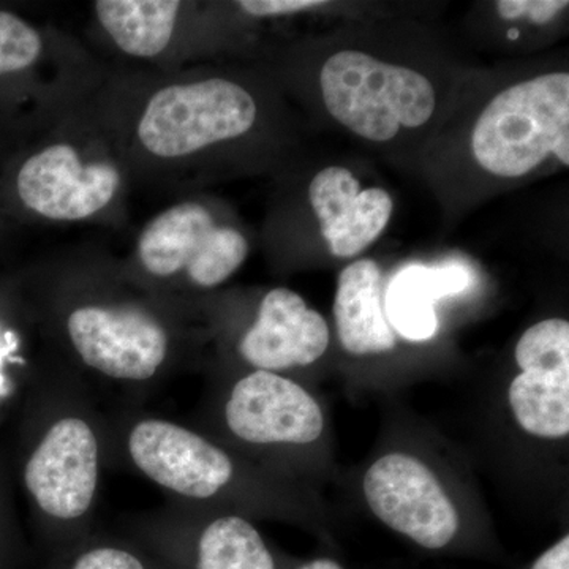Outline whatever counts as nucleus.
Listing matches in <instances>:
<instances>
[{"mask_svg":"<svg viewBox=\"0 0 569 569\" xmlns=\"http://www.w3.org/2000/svg\"><path fill=\"white\" fill-rule=\"evenodd\" d=\"M471 151L500 178L530 173L550 153L568 167L569 74H542L498 93L479 116Z\"/></svg>","mask_w":569,"mask_h":569,"instance_id":"nucleus-1","label":"nucleus"},{"mask_svg":"<svg viewBox=\"0 0 569 569\" xmlns=\"http://www.w3.org/2000/svg\"><path fill=\"white\" fill-rule=\"evenodd\" d=\"M320 84L332 118L369 141H389L402 127L425 126L436 111V91L426 77L365 52L329 58Z\"/></svg>","mask_w":569,"mask_h":569,"instance_id":"nucleus-2","label":"nucleus"},{"mask_svg":"<svg viewBox=\"0 0 569 569\" xmlns=\"http://www.w3.org/2000/svg\"><path fill=\"white\" fill-rule=\"evenodd\" d=\"M254 121L253 97L233 81L212 78L153 93L138 123V138L152 156L179 159L242 137Z\"/></svg>","mask_w":569,"mask_h":569,"instance_id":"nucleus-3","label":"nucleus"},{"mask_svg":"<svg viewBox=\"0 0 569 569\" xmlns=\"http://www.w3.org/2000/svg\"><path fill=\"white\" fill-rule=\"evenodd\" d=\"M249 254L244 234L219 227L198 203L167 209L144 228L138 241L142 268L159 279L183 274L198 288H213L241 268Z\"/></svg>","mask_w":569,"mask_h":569,"instance_id":"nucleus-4","label":"nucleus"},{"mask_svg":"<svg viewBox=\"0 0 569 569\" xmlns=\"http://www.w3.org/2000/svg\"><path fill=\"white\" fill-rule=\"evenodd\" d=\"M362 493L378 520L421 548H447L460 529L458 508L437 475L408 452H388L367 468Z\"/></svg>","mask_w":569,"mask_h":569,"instance_id":"nucleus-5","label":"nucleus"},{"mask_svg":"<svg viewBox=\"0 0 569 569\" xmlns=\"http://www.w3.org/2000/svg\"><path fill=\"white\" fill-rule=\"evenodd\" d=\"M67 332L89 369L127 383L151 380L170 351V337L162 323L132 306L78 307L67 318Z\"/></svg>","mask_w":569,"mask_h":569,"instance_id":"nucleus-6","label":"nucleus"},{"mask_svg":"<svg viewBox=\"0 0 569 569\" xmlns=\"http://www.w3.org/2000/svg\"><path fill=\"white\" fill-rule=\"evenodd\" d=\"M127 449L153 485L187 500H211L234 482L236 463L227 451L168 419H141L130 430Z\"/></svg>","mask_w":569,"mask_h":569,"instance_id":"nucleus-7","label":"nucleus"},{"mask_svg":"<svg viewBox=\"0 0 569 569\" xmlns=\"http://www.w3.org/2000/svg\"><path fill=\"white\" fill-rule=\"evenodd\" d=\"M519 373L508 388L512 418L542 440L569 436V323L549 318L530 326L515 350Z\"/></svg>","mask_w":569,"mask_h":569,"instance_id":"nucleus-8","label":"nucleus"},{"mask_svg":"<svg viewBox=\"0 0 569 569\" xmlns=\"http://www.w3.org/2000/svg\"><path fill=\"white\" fill-rule=\"evenodd\" d=\"M99 479V440L92 426L80 417L52 422L24 468L26 488L37 507L61 523L88 515Z\"/></svg>","mask_w":569,"mask_h":569,"instance_id":"nucleus-9","label":"nucleus"},{"mask_svg":"<svg viewBox=\"0 0 569 569\" xmlns=\"http://www.w3.org/2000/svg\"><path fill=\"white\" fill-rule=\"evenodd\" d=\"M224 422L254 447H305L323 436V408L291 378L253 370L236 381L224 403Z\"/></svg>","mask_w":569,"mask_h":569,"instance_id":"nucleus-10","label":"nucleus"},{"mask_svg":"<svg viewBox=\"0 0 569 569\" xmlns=\"http://www.w3.org/2000/svg\"><path fill=\"white\" fill-rule=\"evenodd\" d=\"M121 176L107 162L84 163L70 144H52L29 157L17 176V192L29 211L56 222L92 217L111 203Z\"/></svg>","mask_w":569,"mask_h":569,"instance_id":"nucleus-11","label":"nucleus"},{"mask_svg":"<svg viewBox=\"0 0 569 569\" xmlns=\"http://www.w3.org/2000/svg\"><path fill=\"white\" fill-rule=\"evenodd\" d=\"M329 347L328 323L288 288L264 296L257 320L239 343V353L254 370L280 373L313 365Z\"/></svg>","mask_w":569,"mask_h":569,"instance_id":"nucleus-12","label":"nucleus"},{"mask_svg":"<svg viewBox=\"0 0 569 569\" xmlns=\"http://www.w3.org/2000/svg\"><path fill=\"white\" fill-rule=\"evenodd\" d=\"M309 198L321 233L339 258H353L372 244L395 208L387 190H361L353 173L340 167L321 170L310 182Z\"/></svg>","mask_w":569,"mask_h":569,"instance_id":"nucleus-13","label":"nucleus"},{"mask_svg":"<svg viewBox=\"0 0 569 569\" xmlns=\"http://www.w3.org/2000/svg\"><path fill=\"white\" fill-rule=\"evenodd\" d=\"M335 318L347 353L373 356L395 350L397 336L385 313L383 279L372 260L355 261L339 276Z\"/></svg>","mask_w":569,"mask_h":569,"instance_id":"nucleus-14","label":"nucleus"},{"mask_svg":"<svg viewBox=\"0 0 569 569\" xmlns=\"http://www.w3.org/2000/svg\"><path fill=\"white\" fill-rule=\"evenodd\" d=\"M160 552L173 569H277L260 531L238 515L209 520L194 537L164 539Z\"/></svg>","mask_w":569,"mask_h":569,"instance_id":"nucleus-15","label":"nucleus"},{"mask_svg":"<svg viewBox=\"0 0 569 569\" xmlns=\"http://www.w3.org/2000/svg\"><path fill=\"white\" fill-rule=\"evenodd\" d=\"M470 283V272L460 264L408 266L392 277L385 293L388 323L403 339H433L438 332L437 301L462 293Z\"/></svg>","mask_w":569,"mask_h":569,"instance_id":"nucleus-16","label":"nucleus"},{"mask_svg":"<svg viewBox=\"0 0 569 569\" xmlns=\"http://www.w3.org/2000/svg\"><path fill=\"white\" fill-rule=\"evenodd\" d=\"M93 7L100 24L119 50L133 58H156L170 44L181 2L100 0Z\"/></svg>","mask_w":569,"mask_h":569,"instance_id":"nucleus-17","label":"nucleus"},{"mask_svg":"<svg viewBox=\"0 0 569 569\" xmlns=\"http://www.w3.org/2000/svg\"><path fill=\"white\" fill-rule=\"evenodd\" d=\"M41 51L40 33L17 14L0 10V77L29 69Z\"/></svg>","mask_w":569,"mask_h":569,"instance_id":"nucleus-18","label":"nucleus"},{"mask_svg":"<svg viewBox=\"0 0 569 569\" xmlns=\"http://www.w3.org/2000/svg\"><path fill=\"white\" fill-rule=\"evenodd\" d=\"M61 569H173L162 559H152L148 553L119 545L97 542L73 553Z\"/></svg>","mask_w":569,"mask_h":569,"instance_id":"nucleus-19","label":"nucleus"},{"mask_svg":"<svg viewBox=\"0 0 569 569\" xmlns=\"http://www.w3.org/2000/svg\"><path fill=\"white\" fill-rule=\"evenodd\" d=\"M567 7V0H501L497 3V11L503 20L529 17L531 22L548 24Z\"/></svg>","mask_w":569,"mask_h":569,"instance_id":"nucleus-20","label":"nucleus"},{"mask_svg":"<svg viewBox=\"0 0 569 569\" xmlns=\"http://www.w3.org/2000/svg\"><path fill=\"white\" fill-rule=\"evenodd\" d=\"M323 0H244L239 2L246 13L252 17H282V14L299 13L325 6Z\"/></svg>","mask_w":569,"mask_h":569,"instance_id":"nucleus-21","label":"nucleus"},{"mask_svg":"<svg viewBox=\"0 0 569 569\" xmlns=\"http://www.w3.org/2000/svg\"><path fill=\"white\" fill-rule=\"evenodd\" d=\"M531 569H569V537L565 535L546 550Z\"/></svg>","mask_w":569,"mask_h":569,"instance_id":"nucleus-22","label":"nucleus"},{"mask_svg":"<svg viewBox=\"0 0 569 569\" xmlns=\"http://www.w3.org/2000/svg\"><path fill=\"white\" fill-rule=\"evenodd\" d=\"M299 569H343L337 561L331 559H317L302 565Z\"/></svg>","mask_w":569,"mask_h":569,"instance_id":"nucleus-23","label":"nucleus"}]
</instances>
